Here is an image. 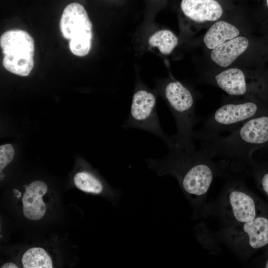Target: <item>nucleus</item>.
I'll return each instance as SVG.
<instances>
[{
  "label": "nucleus",
  "instance_id": "aec40b11",
  "mask_svg": "<svg viewBox=\"0 0 268 268\" xmlns=\"http://www.w3.org/2000/svg\"><path fill=\"white\" fill-rule=\"evenodd\" d=\"M260 181L262 189L268 196V172L261 174Z\"/></svg>",
  "mask_w": 268,
  "mask_h": 268
},
{
  "label": "nucleus",
  "instance_id": "20e7f679",
  "mask_svg": "<svg viewBox=\"0 0 268 268\" xmlns=\"http://www.w3.org/2000/svg\"><path fill=\"white\" fill-rule=\"evenodd\" d=\"M163 97L174 118L177 131L170 137L171 145L185 149L195 148L193 129L198 122L196 97L179 81H169L163 89Z\"/></svg>",
  "mask_w": 268,
  "mask_h": 268
},
{
  "label": "nucleus",
  "instance_id": "423d86ee",
  "mask_svg": "<svg viewBox=\"0 0 268 268\" xmlns=\"http://www.w3.org/2000/svg\"><path fill=\"white\" fill-rule=\"evenodd\" d=\"M214 234L240 261L246 262L254 251L268 244V218L258 216L246 222L221 226Z\"/></svg>",
  "mask_w": 268,
  "mask_h": 268
},
{
  "label": "nucleus",
  "instance_id": "5701e85b",
  "mask_svg": "<svg viewBox=\"0 0 268 268\" xmlns=\"http://www.w3.org/2000/svg\"><path fill=\"white\" fill-rule=\"evenodd\" d=\"M266 4L268 6V0H266Z\"/></svg>",
  "mask_w": 268,
  "mask_h": 268
},
{
  "label": "nucleus",
  "instance_id": "4468645a",
  "mask_svg": "<svg viewBox=\"0 0 268 268\" xmlns=\"http://www.w3.org/2000/svg\"><path fill=\"white\" fill-rule=\"evenodd\" d=\"M239 30L234 25L225 21L215 22L205 34L203 42L206 47L213 50L219 45L239 35Z\"/></svg>",
  "mask_w": 268,
  "mask_h": 268
},
{
  "label": "nucleus",
  "instance_id": "f8f14e48",
  "mask_svg": "<svg viewBox=\"0 0 268 268\" xmlns=\"http://www.w3.org/2000/svg\"><path fill=\"white\" fill-rule=\"evenodd\" d=\"M213 79L217 86L232 96L247 97L250 91L246 74L238 68L223 70L215 74Z\"/></svg>",
  "mask_w": 268,
  "mask_h": 268
},
{
  "label": "nucleus",
  "instance_id": "412c9836",
  "mask_svg": "<svg viewBox=\"0 0 268 268\" xmlns=\"http://www.w3.org/2000/svg\"><path fill=\"white\" fill-rule=\"evenodd\" d=\"M1 268H17L18 267L12 263H7L3 265L1 267Z\"/></svg>",
  "mask_w": 268,
  "mask_h": 268
},
{
  "label": "nucleus",
  "instance_id": "6ab92c4d",
  "mask_svg": "<svg viewBox=\"0 0 268 268\" xmlns=\"http://www.w3.org/2000/svg\"><path fill=\"white\" fill-rule=\"evenodd\" d=\"M14 150L12 145L6 144L0 146V171L9 164L13 159Z\"/></svg>",
  "mask_w": 268,
  "mask_h": 268
},
{
  "label": "nucleus",
  "instance_id": "39448f33",
  "mask_svg": "<svg viewBox=\"0 0 268 268\" xmlns=\"http://www.w3.org/2000/svg\"><path fill=\"white\" fill-rule=\"evenodd\" d=\"M260 106L250 97L225 100L204 121L202 128L194 133V137L202 141L219 136L223 132L231 133L258 115Z\"/></svg>",
  "mask_w": 268,
  "mask_h": 268
},
{
  "label": "nucleus",
  "instance_id": "f257e3e1",
  "mask_svg": "<svg viewBox=\"0 0 268 268\" xmlns=\"http://www.w3.org/2000/svg\"><path fill=\"white\" fill-rule=\"evenodd\" d=\"M169 153L160 159L147 158L148 167L159 176L170 175L177 180L190 203L195 218L205 217L206 198L217 177H225L230 171L223 162H216L200 148L168 147Z\"/></svg>",
  "mask_w": 268,
  "mask_h": 268
},
{
  "label": "nucleus",
  "instance_id": "4be33fe9",
  "mask_svg": "<svg viewBox=\"0 0 268 268\" xmlns=\"http://www.w3.org/2000/svg\"><path fill=\"white\" fill-rule=\"evenodd\" d=\"M265 267L266 268H268V257L267 260L266 261Z\"/></svg>",
  "mask_w": 268,
  "mask_h": 268
},
{
  "label": "nucleus",
  "instance_id": "7ed1b4c3",
  "mask_svg": "<svg viewBox=\"0 0 268 268\" xmlns=\"http://www.w3.org/2000/svg\"><path fill=\"white\" fill-rule=\"evenodd\" d=\"M240 173L230 171L218 197L207 203L205 217L217 218L222 226L246 222L259 216L255 199Z\"/></svg>",
  "mask_w": 268,
  "mask_h": 268
},
{
  "label": "nucleus",
  "instance_id": "f03ea898",
  "mask_svg": "<svg viewBox=\"0 0 268 268\" xmlns=\"http://www.w3.org/2000/svg\"><path fill=\"white\" fill-rule=\"evenodd\" d=\"M268 142V116H256L225 136L201 141L200 149L212 159H218L230 171L242 173L252 166L253 151Z\"/></svg>",
  "mask_w": 268,
  "mask_h": 268
},
{
  "label": "nucleus",
  "instance_id": "2eb2a0df",
  "mask_svg": "<svg viewBox=\"0 0 268 268\" xmlns=\"http://www.w3.org/2000/svg\"><path fill=\"white\" fill-rule=\"evenodd\" d=\"M73 181L78 189L86 193L99 195L104 191L105 187L102 181L89 171L77 173L73 178Z\"/></svg>",
  "mask_w": 268,
  "mask_h": 268
},
{
  "label": "nucleus",
  "instance_id": "6e6552de",
  "mask_svg": "<svg viewBox=\"0 0 268 268\" xmlns=\"http://www.w3.org/2000/svg\"><path fill=\"white\" fill-rule=\"evenodd\" d=\"M63 36L69 40L71 53L78 57L90 52L93 39L92 24L84 7L72 2L64 9L60 22Z\"/></svg>",
  "mask_w": 268,
  "mask_h": 268
},
{
  "label": "nucleus",
  "instance_id": "ddd939ff",
  "mask_svg": "<svg viewBox=\"0 0 268 268\" xmlns=\"http://www.w3.org/2000/svg\"><path fill=\"white\" fill-rule=\"evenodd\" d=\"M249 45L248 39L244 36H237L213 49L210 53L212 61L222 67L230 66L242 55Z\"/></svg>",
  "mask_w": 268,
  "mask_h": 268
},
{
  "label": "nucleus",
  "instance_id": "1a4fd4ad",
  "mask_svg": "<svg viewBox=\"0 0 268 268\" xmlns=\"http://www.w3.org/2000/svg\"><path fill=\"white\" fill-rule=\"evenodd\" d=\"M157 98L145 88H138L134 92L129 115L122 127L143 130L161 138L169 147L170 137L164 132L157 113Z\"/></svg>",
  "mask_w": 268,
  "mask_h": 268
},
{
  "label": "nucleus",
  "instance_id": "9b49d317",
  "mask_svg": "<svg viewBox=\"0 0 268 268\" xmlns=\"http://www.w3.org/2000/svg\"><path fill=\"white\" fill-rule=\"evenodd\" d=\"M47 191V185L41 181L32 182L25 188L22 201L23 212L26 218L37 220L44 216L46 207L42 197Z\"/></svg>",
  "mask_w": 268,
  "mask_h": 268
},
{
  "label": "nucleus",
  "instance_id": "9d476101",
  "mask_svg": "<svg viewBox=\"0 0 268 268\" xmlns=\"http://www.w3.org/2000/svg\"><path fill=\"white\" fill-rule=\"evenodd\" d=\"M181 8L188 18L197 22L216 21L223 14L216 0H182Z\"/></svg>",
  "mask_w": 268,
  "mask_h": 268
},
{
  "label": "nucleus",
  "instance_id": "0eeeda50",
  "mask_svg": "<svg viewBox=\"0 0 268 268\" xmlns=\"http://www.w3.org/2000/svg\"><path fill=\"white\" fill-rule=\"evenodd\" d=\"M0 45L4 67L18 75H28L34 65V41L31 35L22 30H8L1 35Z\"/></svg>",
  "mask_w": 268,
  "mask_h": 268
},
{
  "label": "nucleus",
  "instance_id": "f3484780",
  "mask_svg": "<svg viewBox=\"0 0 268 268\" xmlns=\"http://www.w3.org/2000/svg\"><path fill=\"white\" fill-rule=\"evenodd\" d=\"M178 39L169 30H159L152 35L148 39L151 47H157L163 54H170L177 46Z\"/></svg>",
  "mask_w": 268,
  "mask_h": 268
},
{
  "label": "nucleus",
  "instance_id": "a211bd4d",
  "mask_svg": "<svg viewBox=\"0 0 268 268\" xmlns=\"http://www.w3.org/2000/svg\"><path fill=\"white\" fill-rule=\"evenodd\" d=\"M202 224H200L196 227L195 231L197 238L198 239L206 238V240L201 243V245L205 246V248L216 253L218 251L219 248L217 243L218 240L214 233V234L211 233Z\"/></svg>",
  "mask_w": 268,
  "mask_h": 268
},
{
  "label": "nucleus",
  "instance_id": "dca6fc26",
  "mask_svg": "<svg viewBox=\"0 0 268 268\" xmlns=\"http://www.w3.org/2000/svg\"><path fill=\"white\" fill-rule=\"evenodd\" d=\"M24 268H52L51 257L42 248H31L26 251L22 258Z\"/></svg>",
  "mask_w": 268,
  "mask_h": 268
}]
</instances>
